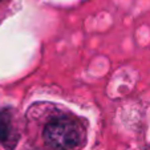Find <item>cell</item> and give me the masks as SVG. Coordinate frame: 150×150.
I'll use <instances>...</instances> for the list:
<instances>
[{
	"label": "cell",
	"instance_id": "1",
	"mask_svg": "<svg viewBox=\"0 0 150 150\" xmlns=\"http://www.w3.org/2000/svg\"><path fill=\"white\" fill-rule=\"evenodd\" d=\"M44 141L53 150H72L85 141V129L72 118H54L44 129Z\"/></svg>",
	"mask_w": 150,
	"mask_h": 150
},
{
	"label": "cell",
	"instance_id": "2",
	"mask_svg": "<svg viewBox=\"0 0 150 150\" xmlns=\"http://www.w3.org/2000/svg\"><path fill=\"white\" fill-rule=\"evenodd\" d=\"M12 137V117L9 110L0 112V142L7 144Z\"/></svg>",
	"mask_w": 150,
	"mask_h": 150
}]
</instances>
